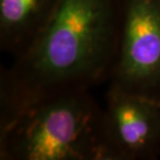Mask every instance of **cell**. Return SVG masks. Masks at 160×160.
Returning <instances> with one entry per match:
<instances>
[{
	"label": "cell",
	"mask_w": 160,
	"mask_h": 160,
	"mask_svg": "<svg viewBox=\"0 0 160 160\" xmlns=\"http://www.w3.org/2000/svg\"><path fill=\"white\" fill-rule=\"evenodd\" d=\"M110 84L160 102V0H122Z\"/></svg>",
	"instance_id": "3957f363"
},
{
	"label": "cell",
	"mask_w": 160,
	"mask_h": 160,
	"mask_svg": "<svg viewBox=\"0 0 160 160\" xmlns=\"http://www.w3.org/2000/svg\"><path fill=\"white\" fill-rule=\"evenodd\" d=\"M58 0H0V49L17 56L49 18Z\"/></svg>",
	"instance_id": "5b68a950"
},
{
	"label": "cell",
	"mask_w": 160,
	"mask_h": 160,
	"mask_svg": "<svg viewBox=\"0 0 160 160\" xmlns=\"http://www.w3.org/2000/svg\"><path fill=\"white\" fill-rule=\"evenodd\" d=\"M122 0H58L39 32L0 73V132L40 99L109 78Z\"/></svg>",
	"instance_id": "6da1fadb"
},
{
	"label": "cell",
	"mask_w": 160,
	"mask_h": 160,
	"mask_svg": "<svg viewBox=\"0 0 160 160\" xmlns=\"http://www.w3.org/2000/svg\"><path fill=\"white\" fill-rule=\"evenodd\" d=\"M102 114L89 88L42 98L0 132V159L107 160Z\"/></svg>",
	"instance_id": "7a4b0ae2"
},
{
	"label": "cell",
	"mask_w": 160,
	"mask_h": 160,
	"mask_svg": "<svg viewBox=\"0 0 160 160\" xmlns=\"http://www.w3.org/2000/svg\"><path fill=\"white\" fill-rule=\"evenodd\" d=\"M107 160H152L160 153V102L109 84L102 114Z\"/></svg>",
	"instance_id": "277c9868"
}]
</instances>
